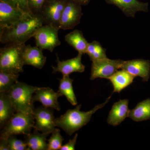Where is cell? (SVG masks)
<instances>
[{"instance_id": "cell-1", "label": "cell", "mask_w": 150, "mask_h": 150, "mask_svg": "<svg viewBox=\"0 0 150 150\" xmlns=\"http://www.w3.org/2000/svg\"><path fill=\"white\" fill-rule=\"evenodd\" d=\"M43 24L40 15L25 13L13 25L0 30V41L8 44L25 43Z\"/></svg>"}, {"instance_id": "cell-2", "label": "cell", "mask_w": 150, "mask_h": 150, "mask_svg": "<svg viewBox=\"0 0 150 150\" xmlns=\"http://www.w3.org/2000/svg\"><path fill=\"white\" fill-rule=\"evenodd\" d=\"M111 96L101 104L98 105L92 110L87 112L80 111L81 105L74 109L67 110L64 114L55 118V126L62 128L70 136L85 126L90 121L92 115L103 108L109 102Z\"/></svg>"}, {"instance_id": "cell-3", "label": "cell", "mask_w": 150, "mask_h": 150, "mask_svg": "<svg viewBox=\"0 0 150 150\" xmlns=\"http://www.w3.org/2000/svg\"><path fill=\"white\" fill-rule=\"evenodd\" d=\"M38 88L18 81L7 92L16 112L33 113V95Z\"/></svg>"}, {"instance_id": "cell-4", "label": "cell", "mask_w": 150, "mask_h": 150, "mask_svg": "<svg viewBox=\"0 0 150 150\" xmlns=\"http://www.w3.org/2000/svg\"><path fill=\"white\" fill-rule=\"evenodd\" d=\"M25 43H12L0 50V71L23 72Z\"/></svg>"}, {"instance_id": "cell-5", "label": "cell", "mask_w": 150, "mask_h": 150, "mask_svg": "<svg viewBox=\"0 0 150 150\" xmlns=\"http://www.w3.org/2000/svg\"><path fill=\"white\" fill-rule=\"evenodd\" d=\"M35 118L33 113L17 112L3 126L1 139H8L11 136L18 134L29 135L34 129Z\"/></svg>"}, {"instance_id": "cell-6", "label": "cell", "mask_w": 150, "mask_h": 150, "mask_svg": "<svg viewBox=\"0 0 150 150\" xmlns=\"http://www.w3.org/2000/svg\"><path fill=\"white\" fill-rule=\"evenodd\" d=\"M68 0H46L39 15L43 23L60 29L61 16Z\"/></svg>"}, {"instance_id": "cell-7", "label": "cell", "mask_w": 150, "mask_h": 150, "mask_svg": "<svg viewBox=\"0 0 150 150\" xmlns=\"http://www.w3.org/2000/svg\"><path fill=\"white\" fill-rule=\"evenodd\" d=\"M59 30L48 25L40 26L33 36L36 46L42 50L46 49L53 52L54 48L61 44L58 35Z\"/></svg>"}, {"instance_id": "cell-8", "label": "cell", "mask_w": 150, "mask_h": 150, "mask_svg": "<svg viewBox=\"0 0 150 150\" xmlns=\"http://www.w3.org/2000/svg\"><path fill=\"white\" fill-rule=\"evenodd\" d=\"M124 61L121 59L112 60L105 58L92 62L90 79L93 80L97 78L108 79L121 67Z\"/></svg>"}, {"instance_id": "cell-9", "label": "cell", "mask_w": 150, "mask_h": 150, "mask_svg": "<svg viewBox=\"0 0 150 150\" xmlns=\"http://www.w3.org/2000/svg\"><path fill=\"white\" fill-rule=\"evenodd\" d=\"M81 6L72 0H68L60 19V29H73L79 24L83 15Z\"/></svg>"}, {"instance_id": "cell-10", "label": "cell", "mask_w": 150, "mask_h": 150, "mask_svg": "<svg viewBox=\"0 0 150 150\" xmlns=\"http://www.w3.org/2000/svg\"><path fill=\"white\" fill-rule=\"evenodd\" d=\"M35 120L34 129L41 133L51 134L55 129V118L51 108L40 107L33 111Z\"/></svg>"}, {"instance_id": "cell-11", "label": "cell", "mask_w": 150, "mask_h": 150, "mask_svg": "<svg viewBox=\"0 0 150 150\" xmlns=\"http://www.w3.org/2000/svg\"><path fill=\"white\" fill-rule=\"evenodd\" d=\"M26 13L8 1L0 0V30L13 25Z\"/></svg>"}, {"instance_id": "cell-12", "label": "cell", "mask_w": 150, "mask_h": 150, "mask_svg": "<svg viewBox=\"0 0 150 150\" xmlns=\"http://www.w3.org/2000/svg\"><path fill=\"white\" fill-rule=\"evenodd\" d=\"M108 4L117 6L128 17L134 18L138 12H148L149 4L139 0H105Z\"/></svg>"}, {"instance_id": "cell-13", "label": "cell", "mask_w": 150, "mask_h": 150, "mask_svg": "<svg viewBox=\"0 0 150 150\" xmlns=\"http://www.w3.org/2000/svg\"><path fill=\"white\" fill-rule=\"evenodd\" d=\"M134 77L142 78L144 82L149 81L150 76V61L143 59H136L125 61L121 67Z\"/></svg>"}, {"instance_id": "cell-14", "label": "cell", "mask_w": 150, "mask_h": 150, "mask_svg": "<svg viewBox=\"0 0 150 150\" xmlns=\"http://www.w3.org/2000/svg\"><path fill=\"white\" fill-rule=\"evenodd\" d=\"M35 93L33 101L40 102L44 107L60 110L58 99L62 96L59 92H56L49 87H38Z\"/></svg>"}, {"instance_id": "cell-15", "label": "cell", "mask_w": 150, "mask_h": 150, "mask_svg": "<svg viewBox=\"0 0 150 150\" xmlns=\"http://www.w3.org/2000/svg\"><path fill=\"white\" fill-rule=\"evenodd\" d=\"M83 54H78L73 59L66 61H61L57 56V66L52 67L53 73H61L63 75H69L72 73H82L85 71V67L81 62L82 56Z\"/></svg>"}, {"instance_id": "cell-16", "label": "cell", "mask_w": 150, "mask_h": 150, "mask_svg": "<svg viewBox=\"0 0 150 150\" xmlns=\"http://www.w3.org/2000/svg\"><path fill=\"white\" fill-rule=\"evenodd\" d=\"M128 99L120 100L115 103L109 112L107 122L112 126H117L129 117L130 110Z\"/></svg>"}, {"instance_id": "cell-17", "label": "cell", "mask_w": 150, "mask_h": 150, "mask_svg": "<svg viewBox=\"0 0 150 150\" xmlns=\"http://www.w3.org/2000/svg\"><path fill=\"white\" fill-rule=\"evenodd\" d=\"M42 50L36 46H25L23 53L24 65L33 66L39 69H42L46 60V57L43 55Z\"/></svg>"}, {"instance_id": "cell-18", "label": "cell", "mask_w": 150, "mask_h": 150, "mask_svg": "<svg viewBox=\"0 0 150 150\" xmlns=\"http://www.w3.org/2000/svg\"><path fill=\"white\" fill-rule=\"evenodd\" d=\"M134 78L127 71L121 69L114 73L108 80L113 86V92L119 93L133 82Z\"/></svg>"}, {"instance_id": "cell-19", "label": "cell", "mask_w": 150, "mask_h": 150, "mask_svg": "<svg viewBox=\"0 0 150 150\" xmlns=\"http://www.w3.org/2000/svg\"><path fill=\"white\" fill-rule=\"evenodd\" d=\"M16 112L7 92L0 93V125L2 128Z\"/></svg>"}, {"instance_id": "cell-20", "label": "cell", "mask_w": 150, "mask_h": 150, "mask_svg": "<svg viewBox=\"0 0 150 150\" xmlns=\"http://www.w3.org/2000/svg\"><path fill=\"white\" fill-rule=\"evenodd\" d=\"M65 40L79 54H86L88 43L81 30L76 29L68 33L65 36Z\"/></svg>"}, {"instance_id": "cell-21", "label": "cell", "mask_w": 150, "mask_h": 150, "mask_svg": "<svg viewBox=\"0 0 150 150\" xmlns=\"http://www.w3.org/2000/svg\"><path fill=\"white\" fill-rule=\"evenodd\" d=\"M37 130L26 135L25 142L30 150H48V144L46 142L49 134L40 133Z\"/></svg>"}, {"instance_id": "cell-22", "label": "cell", "mask_w": 150, "mask_h": 150, "mask_svg": "<svg viewBox=\"0 0 150 150\" xmlns=\"http://www.w3.org/2000/svg\"><path fill=\"white\" fill-rule=\"evenodd\" d=\"M129 117L136 122L150 119V98L139 103L134 109L130 110Z\"/></svg>"}, {"instance_id": "cell-23", "label": "cell", "mask_w": 150, "mask_h": 150, "mask_svg": "<svg viewBox=\"0 0 150 150\" xmlns=\"http://www.w3.org/2000/svg\"><path fill=\"white\" fill-rule=\"evenodd\" d=\"M59 86L58 92L67 98V100L73 105L77 104L76 98L73 87V80L70 78L69 75H63V78L59 79Z\"/></svg>"}, {"instance_id": "cell-24", "label": "cell", "mask_w": 150, "mask_h": 150, "mask_svg": "<svg viewBox=\"0 0 150 150\" xmlns=\"http://www.w3.org/2000/svg\"><path fill=\"white\" fill-rule=\"evenodd\" d=\"M19 74L0 71V93L7 92L18 81Z\"/></svg>"}, {"instance_id": "cell-25", "label": "cell", "mask_w": 150, "mask_h": 150, "mask_svg": "<svg viewBox=\"0 0 150 150\" xmlns=\"http://www.w3.org/2000/svg\"><path fill=\"white\" fill-rule=\"evenodd\" d=\"M86 54L88 55L92 62L107 58L106 50L96 40L88 43Z\"/></svg>"}, {"instance_id": "cell-26", "label": "cell", "mask_w": 150, "mask_h": 150, "mask_svg": "<svg viewBox=\"0 0 150 150\" xmlns=\"http://www.w3.org/2000/svg\"><path fill=\"white\" fill-rule=\"evenodd\" d=\"M51 134L52 135L48 141V150H60L64 140L60 133V129H55Z\"/></svg>"}, {"instance_id": "cell-27", "label": "cell", "mask_w": 150, "mask_h": 150, "mask_svg": "<svg viewBox=\"0 0 150 150\" xmlns=\"http://www.w3.org/2000/svg\"><path fill=\"white\" fill-rule=\"evenodd\" d=\"M10 150H30L25 141L19 140L14 136L8 139Z\"/></svg>"}, {"instance_id": "cell-28", "label": "cell", "mask_w": 150, "mask_h": 150, "mask_svg": "<svg viewBox=\"0 0 150 150\" xmlns=\"http://www.w3.org/2000/svg\"><path fill=\"white\" fill-rule=\"evenodd\" d=\"M46 0H27L30 11L35 14H39Z\"/></svg>"}, {"instance_id": "cell-29", "label": "cell", "mask_w": 150, "mask_h": 150, "mask_svg": "<svg viewBox=\"0 0 150 150\" xmlns=\"http://www.w3.org/2000/svg\"><path fill=\"white\" fill-rule=\"evenodd\" d=\"M6 1H8L15 6L21 9L25 12L27 13H32L30 11L28 7L27 0H6Z\"/></svg>"}, {"instance_id": "cell-30", "label": "cell", "mask_w": 150, "mask_h": 150, "mask_svg": "<svg viewBox=\"0 0 150 150\" xmlns=\"http://www.w3.org/2000/svg\"><path fill=\"white\" fill-rule=\"evenodd\" d=\"M78 134H76L73 139H69L66 144L62 146L60 150H74L75 149V145L77 139Z\"/></svg>"}, {"instance_id": "cell-31", "label": "cell", "mask_w": 150, "mask_h": 150, "mask_svg": "<svg viewBox=\"0 0 150 150\" xmlns=\"http://www.w3.org/2000/svg\"><path fill=\"white\" fill-rule=\"evenodd\" d=\"M0 150H10L8 139H1L0 141Z\"/></svg>"}, {"instance_id": "cell-32", "label": "cell", "mask_w": 150, "mask_h": 150, "mask_svg": "<svg viewBox=\"0 0 150 150\" xmlns=\"http://www.w3.org/2000/svg\"><path fill=\"white\" fill-rule=\"evenodd\" d=\"M81 6H86L88 5L90 0H72Z\"/></svg>"}]
</instances>
